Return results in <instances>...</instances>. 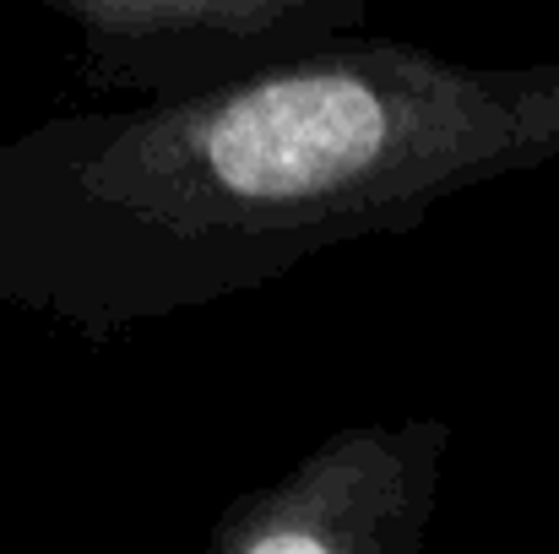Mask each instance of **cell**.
Segmentation results:
<instances>
[{"instance_id": "obj_1", "label": "cell", "mask_w": 559, "mask_h": 554, "mask_svg": "<svg viewBox=\"0 0 559 554\" xmlns=\"http://www.w3.org/2000/svg\"><path fill=\"white\" fill-rule=\"evenodd\" d=\"M544 164L559 60L467 66L359 27L0 142V305L109 343Z\"/></svg>"}, {"instance_id": "obj_3", "label": "cell", "mask_w": 559, "mask_h": 554, "mask_svg": "<svg viewBox=\"0 0 559 554\" xmlns=\"http://www.w3.org/2000/svg\"><path fill=\"white\" fill-rule=\"evenodd\" d=\"M76 33V76L93 93H190L326 38L359 33L370 0H38Z\"/></svg>"}, {"instance_id": "obj_2", "label": "cell", "mask_w": 559, "mask_h": 554, "mask_svg": "<svg viewBox=\"0 0 559 554\" xmlns=\"http://www.w3.org/2000/svg\"><path fill=\"white\" fill-rule=\"evenodd\" d=\"M451 451L445 419L343 424L277 479L234 495L212 554H418Z\"/></svg>"}]
</instances>
